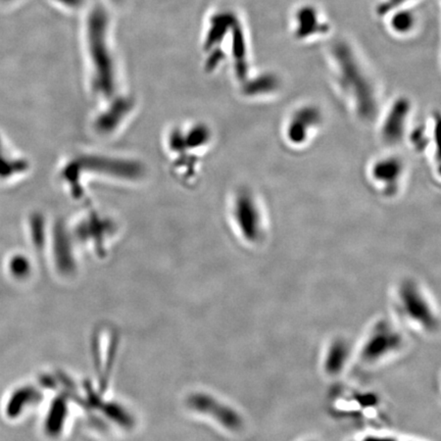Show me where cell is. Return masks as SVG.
Returning <instances> with one entry per match:
<instances>
[{"mask_svg":"<svg viewBox=\"0 0 441 441\" xmlns=\"http://www.w3.org/2000/svg\"><path fill=\"white\" fill-rule=\"evenodd\" d=\"M396 315L413 329L426 336L440 330V316L423 288L412 279H405L396 285L392 297Z\"/></svg>","mask_w":441,"mask_h":441,"instance_id":"6da1fadb","label":"cell"},{"mask_svg":"<svg viewBox=\"0 0 441 441\" xmlns=\"http://www.w3.org/2000/svg\"><path fill=\"white\" fill-rule=\"evenodd\" d=\"M406 343V337L396 323L386 318L378 319L362 338L355 357L364 368H377L401 355Z\"/></svg>","mask_w":441,"mask_h":441,"instance_id":"7a4b0ae2","label":"cell"},{"mask_svg":"<svg viewBox=\"0 0 441 441\" xmlns=\"http://www.w3.org/2000/svg\"><path fill=\"white\" fill-rule=\"evenodd\" d=\"M235 214L244 239L253 246L260 244L265 235V217L260 202L251 191L239 193L235 202Z\"/></svg>","mask_w":441,"mask_h":441,"instance_id":"3957f363","label":"cell"},{"mask_svg":"<svg viewBox=\"0 0 441 441\" xmlns=\"http://www.w3.org/2000/svg\"><path fill=\"white\" fill-rule=\"evenodd\" d=\"M332 406L336 414L341 418L368 419L378 415L381 403L379 397L374 392L345 390L334 397Z\"/></svg>","mask_w":441,"mask_h":441,"instance_id":"277c9868","label":"cell"},{"mask_svg":"<svg viewBox=\"0 0 441 441\" xmlns=\"http://www.w3.org/2000/svg\"><path fill=\"white\" fill-rule=\"evenodd\" d=\"M322 123V115L317 108L304 106L295 110L288 120L285 128L287 142L295 147L309 142L313 134L317 132Z\"/></svg>","mask_w":441,"mask_h":441,"instance_id":"5b68a950","label":"cell"},{"mask_svg":"<svg viewBox=\"0 0 441 441\" xmlns=\"http://www.w3.org/2000/svg\"><path fill=\"white\" fill-rule=\"evenodd\" d=\"M352 344L343 336L332 338L327 343L321 361V368L326 377H339L352 362Z\"/></svg>","mask_w":441,"mask_h":441,"instance_id":"8992f818","label":"cell"},{"mask_svg":"<svg viewBox=\"0 0 441 441\" xmlns=\"http://www.w3.org/2000/svg\"><path fill=\"white\" fill-rule=\"evenodd\" d=\"M405 166L397 156H386L378 159L371 167L372 181L384 195H394L401 186L403 180Z\"/></svg>","mask_w":441,"mask_h":441,"instance_id":"52a82bcc","label":"cell"},{"mask_svg":"<svg viewBox=\"0 0 441 441\" xmlns=\"http://www.w3.org/2000/svg\"><path fill=\"white\" fill-rule=\"evenodd\" d=\"M200 410L207 414L224 429L232 433H240L246 428V422L239 411L232 406L221 403L211 396H202L198 399Z\"/></svg>","mask_w":441,"mask_h":441,"instance_id":"ba28073f","label":"cell"},{"mask_svg":"<svg viewBox=\"0 0 441 441\" xmlns=\"http://www.w3.org/2000/svg\"><path fill=\"white\" fill-rule=\"evenodd\" d=\"M410 112L411 106L405 99H401L390 106L381 126L383 142L389 144H396L401 142L406 133Z\"/></svg>","mask_w":441,"mask_h":441,"instance_id":"9c48e42d","label":"cell"},{"mask_svg":"<svg viewBox=\"0 0 441 441\" xmlns=\"http://www.w3.org/2000/svg\"><path fill=\"white\" fill-rule=\"evenodd\" d=\"M350 441H399L394 436L385 433H368Z\"/></svg>","mask_w":441,"mask_h":441,"instance_id":"30bf717a","label":"cell"},{"mask_svg":"<svg viewBox=\"0 0 441 441\" xmlns=\"http://www.w3.org/2000/svg\"><path fill=\"white\" fill-rule=\"evenodd\" d=\"M302 441H317V440H302Z\"/></svg>","mask_w":441,"mask_h":441,"instance_id":"8fae6325","label":"cell"}]
</instances>
